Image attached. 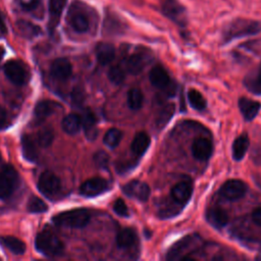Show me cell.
Instances as JSON below:
<instances>
[{
	"label": "cell",
	"instance_id": "obj_1",
	"mask_svg": "<svg viewBox=\"0 0 261 261\" xmlns=\"http://www.w3.org/2000/svg\"><path fill=\"white\" fill-rule=\"evenodd\" d=\"M261 32V22L258 20L237 18L230 21L223 31V41L225 43L243 38L246 36L256 35Z\"/></svg>",
	"mask_w": 261,
	"mask_h": 261
},
{
	"label": "cell",
	"instance_id": "obj_2",
	"mask_svg": "<svg viewBox=\"0 0 261 261\" xmlns=\"http://www.w3.org/2000/svg\"><path fill=\"white\" fill-rule=\"evenodd\" d=\"M53 221L59 226L82 228L89 223L90 214L86 209H73L55 215Z\"/></svg>",
	"mask_w": 261,
	"mask_h": 261
},
{
	"label": "cell",
	"instance_id": "obj_3",
	"mask_svg": "<svg viewBox=\"0 0 261 261\" xmlns=\"http://www.w3.org/2000/svg\"><path fill=\"white\" fill-rule=\"evenodd\" d=\"M36 249L49 257L60 255L63 251V244L61 241L51 231H41L37 234L35 240Z\"/></svg>",
	"mask_w": 261,
	"mask_h": 261
},
{
	"label": "cell",
	"instance_id": "obj_4",
	"mask_svg": "<svg viewBox=\"0 0 261 261\" xmlns=\"http://www.w3.org/2000/svg\"><path fill=\"white\" fill-rule=\"evenodd\" d=\"M4 73L6 77L16 86L27 84L29 80V71L25 65L18 60H9L4 65Z\"/></svg>",
	"mask_w": 261,
	"mask_h": 261
},
{
	"label": "cell",
	"instance_id": "obj_5",
	"mask_svg": "<svg viewBox=\"0 0 261 261\" xmlns=\"http://www.w3.org/2000/svg\"><path fill=\"white\" fill-rule=\"evenodd\" d=\"M17 178L16 170L10 165H6L0 170V198H7L14 192Z\"/></svg>",
	"mask_w": 261,
	"mask_h": 261
},
{
	"label": "cell",
	"instance_id": "obj_6",
	"mask_svg": "<svg viewBox=\"0 0 261 261\" xmlns=\"http://www.w3.org/2000/svg\"><path fill=\"white\" fill-rule=\"evenodd\" d=\"M163 14L179 25L187 22V12L185 6L177 0H164L161 6Z\"/></svg>",
	"mask_w": 261,
	"mask_h": 261
},
{
	"label": "cell",
	"instance_id": "obj_7",
	"mask_svg": "<svg viewBox=\"0 0 261 261\" xmlns=\"http://www.w3.org/2000/svg\"><path fill=\"white\" fill-rule=\"evenodd\" d=\"M248 191L247 185L240 179H229L225 181L220 190L219 194L229 201H236L243 198Z\"/></svg>",
	"mask_w": 261,
	"mask_h": 261
},
{
	"label": "cell",
	"instance_id": "obj_8",
	"mask_svg": "<svg viewBox=\"0 0 261 261\" xmlns=\"http://www.w3.org/2000/svg\"><path fill=\"white\" fill-rule=\"evenodd\" d=\"M151 60V54L147 49L134 52L125 61L126 70L132 74H139Z\"/></svg>",
	"mask_w": 261,
	"mask_h": 261
},
{
	"label": "cell",
	"instance_id": "obj_9",
	"mask_svg": "<svg viewBox=\"0 0 261 261\" xmlns=\"http://www.w3.org/2000/svg\"><path fill=\"white\" fill-rule=\"evenodd\" d=\"M39 191L46 197H51L55 195L60 189V179L52 172H43L38 180Z\"/></svg>",
	"mask_w": 261,
	"mask_h": 261
},
{
	"label": "cell",
	"instance_id": "obj_10",
	"mask_svg": "<svg viewBox=\"0 0 261 261\" xmlns=\"http://www.w3.org/2000/svg\"><path fill=\"white\" fill-rule=\"evenodd\" d=\"M123 193L134 199L139 201H146L150 196V188L149 186L142 180H132L123 186Z\"/></svg>",
	"mask_w": 261,
	"mask_h": 261
},
{
	"label": "cell",
	"instance_id": "obj_11",
	"mask_svg": "<svg viewBox=\"0 0 261 261\" xmlns=\"http://www.w3.org/2000/svg\"><path fill=\"white\" fill-rule=\"evenodd\" d=\"M108 190V182L102 177H93L82 184L80 193L85 197H95Z\"/></svg>",
	"mask_w": 261,
	"mask_h": 261
},
{
	"label": "cell",
	"instance_id": "obj_12",
	"mask_svg": "<svg viewBox=\"0 0 261 261\" xmlns=\"http://www.w3.org/2000/svg\"><path fill=\"white\" fill-rule=\"evenodd\" d=\"M150 83L157 89H162L164 91H172L171 89V80L167 71L160 65L154 66L149 73Z\"/></svg>",
	"mask_w": 261,
	"mask_h": 261
},
{
	"label": "cell",
	"instance_id": "obj_13",
	"mask_svg": "<svg viewBox=\"0 0 261 261\" xmlns=\"http://www.w3.org/2000/svg\"><path fill=\"white\" fill-rule=\"evenodd\" d=\"M212 143L206 138H197L192 144V154L198 160H208L212 154Z\"/></svg>",
	"mask_w": 261,
	"mask_h": 261
},
{
	"label": "cell",
	"instance_id": "obj_14",
	"mask_svg": "<svg viewBox=\"0 0 261 261\" xmlns=\"http://www.w3.org/2000/svg\"><path fill=\"white\" fill-rule=\"evenodd\" d=\"M199 238L195 237V236H188L184 239H181L179 242H177L176 244H174L172 246V248L168 251L167 254V258L169 260H173V259H179L181 258V255L184 254V252L189 249L192 248L193 246H196L199 242Z\"/></svg>",
	"mask_w": 261,
	"mask_h": 261
},
{
	"label": "cell",
	"instance_id": "obj_15",
	"mask_svg": "<svg viewBox=\"0 0 261 261\" xmlns=\"http://www.w3.org/2000/svg\"><path fill=\"white\" fill-rule=\"evenodd\" d=\"M50 71L55 79L64 81L71 75L72 67L70 62L66 58H58L52 62Z\"/></svg>",
	"mask_w": 261,
	"mask_h": 261
},
{
	"label": "cell",
	"instance_id": "obj_16",
	"mask_svg": "<svg viewBox=\"0 0 261 261\" xmlns=\"http://www.w3.org/2000/svg\"><path fill=\"white\" fill-rule=\"evenodd\" d=\"M67 0H49V22L48 28L51 32L55 30L59 23L62 11L66 5Z\"/></svg>",
	"mask_w": 261,
	"mask_h": 261
},
{
	"label": "cell",
	"instance_id": "obj_17",
	"mask_svg": "<svg viewBox=\"0 0 261 261\" xmlns=\"http://www.w3.org/2000/svg\"><path fill=\"white\" fill-rule=\"evenodd\" d=\"M192 193H193L192 185L187 181H180V182H177L171 189V198L176 203L185 204L191 199Z\"/></svg>",
	"mask_w": 261,
	"mask_h": 261
},
{
	"label": "cell",
	"instance_id": "obj_18",
	"mask_svg": "<svg viewBox=\"0 0 261 261\" xmlns=\"http://www.w3.org/2000/svg\"><path fill=\"white\" fill-rule=\"evenodd\" d=\"M239 108L243 116L245 117V119L252 120L259 113L261 104L258 101H254V100L243 97V98H240L239 100Z\"/></svg>",
	"mask_w": 261,
	"mask_h": 261
},
{
	"label": "cell",
	"instance_id": "obj_19",
	"mask_svg": "<svg viewBox=\"0 0 261 261\" xmlns=\"http://www.w3.org/2000/svg\"><path fill=\"white\" fill-rule=\"evenodd\" d=\"M206 219L210 225L219 229V228H222L227 223L228 216L223 209L214 207L207 210Z\"/></svg>",
	"mask_w": 261,
	"mask_h": 261
},
{
	"label": "cell",
	"instance_id": "obj_20",
	"mask_svg": "<svg viewBox=\"0 0 261 261\" xmlns=\"http://www.w3.org/2000/svg\"><path fill=\"white\" fill-rule=\"evenodd\" d=\"M81 117V121H82V126L85 130V134L87 136V138L89 140H95L98 134L97 130V126H96V117L94 115V113L87 109L83 112Z\"/></svg>",
	"mask_w": 261,
	"mask_h": 261
},
{
	"label": "cell",
	"instance_id": "obj_21",
	"mask_svg": "<svg viewBox=\"0 0 261 261\" xmlns=\"http://www.w3.org/2000/svg\"><path fill=\"white\" fill-rule=\"evenodd\" d=\"M96 56L100 64H109L115 56V49L109 43H100L96 47Z\"/></svg>",
	"mask_w": 261,
	"mask_h": 261
},
{
	"label": "cell",
	"instance_id": "obj_22",
	"mask_svg": "<svg viewBox=\"0 0 261 261\" xmlns=\"http://www.w3.org/2000/svg\"><path fill=\"white\" fill-rule=\"evenodd\" d=\"M249 145L250 141L246 134H243L240 137H238L232 144V158L237 161L242 160L248 151Z\"/></svg>",
	"mask_w": 261,
	"mask_h": 261
},
{
	"label": "cell",
	"instance_id": "obj_23",
	"mask_svg": "<svg viewBox=\"0 0 261 261\" xmlns=\"http://www.w3.org/2000/svg\"><path fill=\"white\" fill-rule=\"evenodd\" d=\"M36 141L29 135H24L21 139V147H22V153L24 158L28 161L34 162L37 160L38 157V150L36 146Z\"/></svg>",
	"mask_w": 261,
	"mask_h": 261
},
{
	"label": "cell",
	"instance_id": "obj_24",
	"mask_svg": "<svg viewBox=\"0 0 261 261\" xmlns=\"http://www.w3.org/2000/svg\"><path fill=\"white\" fill-rule=\"evenodd\" d=\"M62 129L68 134V135H75L80 132L82 127V121L81 117L77 114L74 113H69L67 114L61 122Z\"/></svg>",
	"mask_w": 261,
	"mask_h": 261
},
{
	"label": "cell",
	"instance_id": "obj_25",
	"mask_svg": "<svg viewBox=\"0 0 261 261\" xmlns=\"http://www.w3.org/2000/svg\"><path fill=\"white\" fill-rule=\"evenodd\" d=\"M0 243L7 248L9 251H11L13 254H17V255H21L24 253L25 251V244L12 236H4L0 238Z\"/></svg>",
	"mask_w": 261,
	"mask_h": 261
},
{
	"label": "cell",
	"instance_id": "obj_26",
	"mask_svg": "<svg viewBox=\"0 0 261 261\" xmlns=\"http://www.w3.org/2000/svg\"><path fill=\"white\" fill-rule=\"evenodd\" d=\"M149 145H150L149 136L144 132H140L134 137L130 148L135 154L142 155L147 151Z\"/></svg>",
	"mask_w": 261,
	"mask_h": 261
},
{
	"label": "cell",
	"instance_id": "obj_27",
	"mask_svg": "<svg viewBox=\"0 0 261 261\" xmlns=\"http://www.w3.org/2000/svg\"><path fill=\"white\" fill-rule=\"evenodd\" d=\"M137 234L132 228H124L116 237V245L120 249H128L134 246Z\"/></svg>",
	"mask_w": 261,
	"mask_h": 261
},
{
	"label": "cell",
	"instance_id": "obj_28",
	"mask_svg": "<svg viewBox=\"0 0 261 261\" xmlns=\"http://www.w3.org/2000/svg\"><path fill=\"white\" fill-rule=\"evenodd\" d=\"M56 108V104L52 101H48V100H43L37 103L36 107H35V116L37 119L39 120H43L45 118H47L48 116H50L54 110Z\"/></svg>",
	"mask_w": 261,
	"mask_h": 261
},
{
	"label": "cell",
	"instance_id": "obj_29",
	"mask_svg": "<svg viewBox=\"0 0 261 261\" xmlns=\"http://www.w3.org/2000/svg\"><path fill=\"white\" fill-rule=\"evenodd\" d=\"M144 96L140 89L132 88L127 92V105L133 110H138L142 107Z\"/></svg>",
	"mask_w": 261,
	"mask_h": 261
},
{
	"label": "cell",
	"instance_id": "obj_30",
	"mask_svg": "<svg viewBox=\"0 0 261 261\" xmlns=\"http://www.w3.org/2000/svg\"><path fill=\"white\" fill-rule=\"evenodd\" d=\"M16 27L18 32L25 38H33L40 34V28L29 21L18 20L16 22Z\"/></svg>",
	"mask_w": 261,
	"mask_h": 261
},
{
	"label": "cell",
	"instance_id": "obj_31",
	"mask_svg": "<svg viewBox=\"0 0 261 261\" xmlns=\"http://www.w3.org/2000/svg\"><path fill=\"white\" fill-rule=\"evenodd\" d=\"M188 100L191 106L198 111H202L206 108V100L202 94L195 89H191L188 92Z\"/></svg>",
	"mask_w": 261,
	"mask_h": 261
},
{
	"label": "cell",
	"instance_id": "obj_32",
	"mask_svg": "<svg viewBox=\"0 0 261 261\" xmlns=\"http://www.w3.org/2000/svg\"><path fill=\"white\" fill-rule=\"evenodd\" d=\"M72 29L77 33H86L89 30V20L83 13H74L70 18Z\"/></svg>",
	"mask_w": 261,
	"mask_h": 261
},
{
	"label": "cell",
	"instance_id": "obj_33",
	"mask_svg": "<svg viewBox=\"0 0 261 261\" xmlns=\"http://www.w3.org/2000/svg\"><path fill=\"white\" fill-rule=\"evenodd\" d=\"M54 139V135H53V130L51 128L45 127V128H41L37 135H36V143L43 148H46L48 146L51 145V143L53 142Z\"/></svg>",
	"mask_w": 261,
	"mask_h": 261
},
{
	"label": "cell",
	"instance_id": "obj_34",
	"mask_svg": "<svg viewBox=\"0 0 261 261\" xmlns=\"http://www.w3.org/2000/svg\"><path fill=\"white\" fill-rule=\"evenodd\" d=\"M122 138V133L118 128H110L104 136L103 142L109 148H115L118 146Z\"/></svg>",
	"mask_w": 261,
	"mask_h": 261
},
{
	"label": "cell",
	"instance_id": "obj_35",
	"mask_svg": "<svg viewBox=\"0 0 261 261\" xmlns=\"http://www.w3.org/2000/svg\"><path fill=\"white\" fill-rule=\"evenodd\" d=\"M245 84L251 92L255 94H261V64L256 74L253 77H250L249 80H247Z\"/></svg>",
	"mask_w": 261,
	"mask_h": 261
},
{
	"label": "cell",
	"instance_id": "obj_36",
	"mask_svg": "<svg viewBox=\"0 0 261 261\" xmlns=\"http://www.w3.org/2000/svg\"><path fill=\"white\" fill-rule=\"evenodd\" d=\"M28 210L32 213H43L47 210V205L38 197H32L28 202Z\"/></svg>",
	"mask_w": 261,
	"mask_h": 261
},
{
	"label": "cell",
	"instance_id": "obj_37",
	"mask_svg": "<svg viewBox=\"0 0 261 261\" xmlns=\"http://www.w3.org/2000/svg\"><path fill=\"white\" fill-rule=\"evenodd\" d=\"M108 79L114 85H120L124 81V71L120 66L114 65L108 70Z\"/></svg>",
	"mask_w": 261,
	"mask_h": 261
},
{
	"label": "cell",
	"instance_id": "obj_38",
	"mask_svg": "<svg viewBox=\"0 0 261 261\" xmlns=\"http://www.w3.org/2000/svg\"><path fill=\"white\" fill-rule=\"evenodd\" d=\"M173 113V105L172 104H168L165 105L163 107V109L158 113V117H157V124L163 126L172 116Z\"/></svg>",
	"mask_w": 261,
	"mask_h": 261
},
{
	"label": "cell",
	"instance_id": "obj_39",
	"mask_svg": "<svg viewBox=\"0 0 261 261\" xmlns=\"http://www.w3.org/2000/svg\"><path fill=\"white\" fill-rule=\"evenodd\" d=\"M113 210L117 215L121 217H127L129 215V210L122 199H117L114 201Z\"/></svg>",
	"mask_w": 261,
	"mask_h": 261
},
{
	"label": "cell",
	"instance_id": "obj_40",
	"mask_svg": "<svg viewBox=\"0 0 261 261\" xmlns=\"http://www.w3.org/2000/svg\"><path fill=\"white\" fill-rule=\"evenodd\" d=\"M94 161L100 168H106L109 162V157L104 151H99L94 155Z\"/></svg>",
	"mask_w": 261,
	"mask_h": 261
},
{
	"label": "cell",
	"instance_id": "obj_41",
	"mask_svg": "<svg viewBox=\"0 0 261 261\" xmlns=\"http://www.w3.org/2000/svg\"><path fill=\"white\" fill-rule=\"evenodd\" d=\"M41 0H18L20 7L27 11H33L40 5Z\"/></svg>",
	"mask_w": 261,
	"mask_h": 261
},
{
	"label": "cell",
	"instance_id": "obj_42",
	"mask_svg": "<svg viewBox=\"0 0 261 261\" xmlns=\"http://www.w3.org/2000/svg\"><path fill=\"white\" fill-rule=\"evenodd\" d=\"M252 219H253V221H254L257 225L261 226V207L256 208V209L252 212Z\"/></svg>",
	"mask_w": 261,
	"mask_h": 261
},
{
	"label": "cell",
	"instance_id": "obj_43",
	"mask_svg": "<svg viewBox=\"0 0 261 261\" xmlns=\"http://www.w3.org/2000/svg\"><path fill=\"white\" fill-rule=\"evenodd\" d=\"M7 124V113L3 107L0 106V129Z\"/></svg>",
	"mask_w": 261,
	"mask_h": 261
},
{
	"label": "cell",
	"instance_id": "obj_44",
	"mask_svg": "<svg viewBox=\"0 0 261 261\" xmlns=\"http://www.w3.org/2000/svg\"><path fill=\"white\" fill-rule=\"evenodd\" d=\"M72 100L75 103H81L83 101V96H82V91L74 89L72 92Z\"/></svg>",
	"mask_w": 261,
	"mask_h": 261
},
{
	"label": "cell",
	"instance_id": "obj_45",
	"mask_svg": "<svg viewBox=\"0 0 261 261\" xmlns=\"http://www.w3.org/2000/svg\"><path fill=\"white\" fill-rule=\"evenodd\" d=\"M1 57H2V52H1V49H0V61H1Z\"/></svg>",
	"mask_w": 261,
	"mask_h": 261
}]
</instances>
